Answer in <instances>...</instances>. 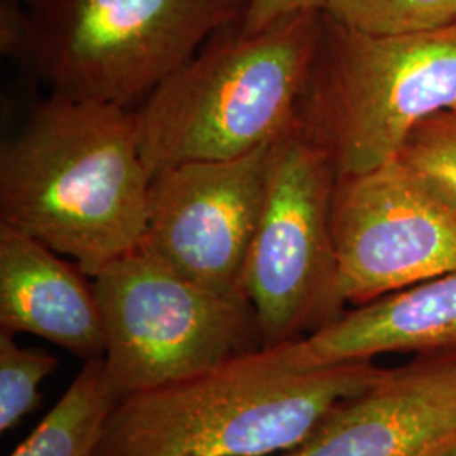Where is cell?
<instances>
[{"label":"cell","mask_w":456,"mask_h":456,"mask_svg":"<svg viewBox=\"0 0 456 456\" xmlns=\"http://www.w3.org/2000/svg\"><path fill=\"white\" fill-rule=\"evenodd\" d=\"M151 178L135 112L51 95L2 147L0 224L95 277L142 242Z\"/></svg>","instance_id":"cell-1"},{"label":"cell","mask_w":456,"mask_h":456,"mask_svg":"<svg viewBox=\"0 0 456 456\" xmlns=\"http://www.w3.org/2000/svg\"><path fill=\"white\" fill-rule=\"evenodd\" d=\"M387 369L374 360L306 369L291 343L117 401L95 456H271L289 450Z\"/></svg>","instance_id":"cell-2"},{"label":"cell","mask_w":456,"mask_h":456,"mask_svg":"<svg viewBox=\"0 0 456 456\" xmlns=\"http://www.w3.org/2000/svg\"><path fill=\"white\" fill-rule=\"evenodd\" d=\"M322 31L323 11H305L261 33L237 22L215 34L135 112L151 176L277 141L296 118Z\"/></svg>","instance_id":"cell-3"},{"label":"cell","mask_w":456,"mask_h":456,"mask_svg":"<svg viewBox=\"0 0 456 456\" xmlns=\"http://www.w3.org/2000/svg\"><path fill=\"white\" fill-rule=\"evenodd\" d=\"M456 107V22L421 33H360L323 12L296 120L325 149L337 178L397 158L411 134Z\"/></svg>","instance_id":"cell-4"},{"label":"cell","mask_w":456,"mask_h":456,"mask_svg":"<svg viewBox=\"0 0 456 456\" xmlns=\"http://www.w3.org/2000/svg\"><path fill=\"white\" fill-rule=\"evenodd\" d=\"M245 7L247 0H33L20 63L51 95L129 109L240 22Z\"/></svg>","instance_id":"cell-5"},{"label":"cell","mask_w":456,"mask_h":456,"mask_svg":"<svg viewBox=\"0 0 456 456\" xmlns=\"http://www.w3.org/2000/svg\"><path fill=\"white\" fill-rule=\"evenodd\" d=\"M92 279L105 330V375L118 399L262 348L245 294L198 284L142 247Z\"/></svg>","instance_id":"cell-6"},{"label":"cell","mask_w":456,"mask_h":456,"mask_svg":"<svg viewBox=\"0 0 456 456\" xmlns=\"http://www.w3.org/2000/svg\"><path fill=\"white\" fill-rule=\"evenodd\" d=\"M337 171L294 118L271 154L261 218L244 273V293L262 348L310 337L343 311L331 235Z\"/></svg>","instance_id":"cell-7"},{"label":"cell","mask_w":456,"mask_h":456,"mask_svg":"<svg viewBox=\"0 0 456 456\" xmlns=\"http://www.w3.org/2000/svg\"><path fill=\"white\" fill-rule=\"evenodd\" d=\"M331 235L345 303H370L456 267V191L403 156L338 176Z\"/></svg>","instance_id":"cell-8"},{"label":"cell","mask_w":456,"mask_h":456,"mask_svg":"<svg viewBox=\"0 0 456 456\" xmlns=\"http://www.w3.org/2000/svg\"><path fill=\"white\" fill-rule=\"evenodd\" d=\"M274 144L233 159L178 164L156 173L139 247L198 284L245 294V264L261 218Z\"/></svg>","instance_id":"cell-9"},{"label":"cell","mask_w":456,"mask_h":456,"mask_svg":"<svg viewBox=\"0 0 456 456\" xmlns=\"http://www.w3.org/2000/svg\"><path fill=\"white\" fill-rule=\"evenodd\" d=\"M456 435V350L387 369L308 438L271 456H429Z\"/></svg>","instance_id":"cell-10"},{"label":"cell","mask_w":456,"mask_h":456,"mask_svg":"<svg viewBox=\"0 0 456 456\" xmlns=\"http://www.w3.org/2000/svg\"><path fill=\"white\" fill-rule=\"evenodd\" d=\"M28 233L0 224V328L31 333L80 359L105 355L94 279Z\"/></svg>","instance_id":"cell-11"},{"label":"cell","mask_w":456,"mask_h":456,"mask_svg":"<svg viewBox=\"0 0 456 456\" xmlns=\"http://www.w3.org/2000/svg\"><path fill=\"white\" fill-rule=\"evenodd\" d=\"M456 350V267L406 289L345 310L330 325L293 343L296 362L314 369L391 354Z\"/></svg>","instance_id":"cell-12"},{"label":"cell","mask_w":456,"mask_h":456,"mask_svg":"<svg viewBox=\"0 0 456 456\" xmlns=\"http://www.w3.org/2000/svg\"><path fill=\"white\" fill-rule=\"evenodd\" d=\"M118 395L105 375L103 357L86 360L63 397L9 456H95Z\"/></svg>","instance_id":"cell-13"},{"label":"cell","mask_w":456,"mask_h":456,"mask_svg":"<svg viewBox=\"0 0 456 456\" xmlns=\"http://www.w3.org/2000/svg\"><path fill=\"white\" fill-rule=\"evenodd\" d=\"M325 16L375 36L421 33L456 22V0H328Z\"/></svg>","instance_id":"cell-14"},{"label":"cell","mask_w":456,"mask_h":456,"mask_svg":"<svg viewBox=\"0 0 456 456\" xmlns=\"http://www.w3.org/2000/svg\"><path fill=\"white\" fill-rule=\"evenodd\" d=\"M60 360L33 346H20L12 333L0 331V431L14 429L41 403L39 386L54 374Z\"/></svg>","instance_id":"cell-15"},{"label":"cell","mask_w":456,"mask_h":456,"mask_svg":"<svg viewBox=\"0 0 456 456\" xmlns=\"http://www.w3.org/2000/svg\"><path fill=\"white\" fill-rule=\"evenodd\" d=\"M399 156L456 191V107L419 124Z\"/></svg>","instance_id":"cell-16"},{"label":"cell","mask_w":456,"mask_h":456,"mask_svg":"<svg viewBox=\"0 0 456 456\" xmlns=\"http://www.w3.org/2000/svg\"><path fill=\"white\" fill-rule=\"evenodd\" d=\"M328 0H247L240 28L247 34L261 33L284 17L305 11H323Z\"/></svg>","instance_id":"cell-17"},{"label":"cell","mask_w":456,"mask_h":456,"mask_svg":"<svg viewBox=\"0 0 456 456\" xmlns=\"http://www.w3.org/2000/svg\"><path fill=\"white\" fill-rule=\"evenodd\" d=\"M28 39L26 5L2 0L0 5V49L5 56L20 63Z\"/></svg>","instance_id":"cell-18"},{"label":"cell","mask_w":456,"mask_h":456,"mask_svg":"<svg viewBox=\"0 0 456 456\" xmlns=\"http://www.w3.org/2000/svg\"><path fill=\"white\" fill-rule=\"evenodd\" d=\"M429 456H456V435L452 440L446 441L436 452Z\"/></svg>","instance_id":"cell-19"},{"label":"cell","mask_w":456,"mask_h":456,"mask_svg":"<svg viewBox=\"0 0 456 456\" xmlns=\"http://www.w3.org/2000/svg\"><path fill=\"white\" fill-rule=\"evenodd\" d=\"M7 2H16V4H22V5H29L33 0H7Z\"/></svg>","instance_id":"cell-20"}]
</instances>
